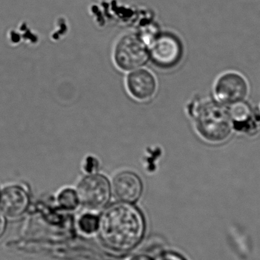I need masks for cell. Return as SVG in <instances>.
Wrapping results in <instances>:
<instances>
[{
	"label": "cell",
	"mask_w": 260,
	"mask_h": 260,
	"mask_svg": "<svg viewBox=\"0 0 260 260\" xmlns=\"http://www.w3.org/2000/svg\"><path fill=\"white\" fill-rule=\"evenodd\" d=\"M99 218L97 235L102 244L111 251L128 253L136 249L145 238V215L133 203L117 201L108 205Z\"/></svg>",
	"instance_id": "cell-1"
},
{
	"label": "cell",
	"mask_w": 260,
	"mask_h": 260,
	"mask_svg": "<svg viewBox=\"0 0 260 260\" xmlns=\"http://www.w3.org/2000/svg\"><path fill=\"white\" fill-rule=\"evenodd\" d=\"M191 117L202 139L211 143H221L232 136L234 129L227 107L215 99H204L190 105Z\"/></svg>",
	"instance_id": "cell-2"
},
{
	"label": "cell",
	"mask_w": 260,
	"mask_h": 260,
	"mask_svg": "<svg viewBox=\"0 0 260 260\" xmlns=\"http://www.w3.org/2000/svg\"><path fill=\"white\" fill-rule=\"evenodd\" d=\"M76 190L80 205L91 211L105 209L112 197L111 183L103 174H88L79 181Z\"/></svg>",
	"instance_id": "cell-3"
},
{
	"label": "cell",
	"mask_w": 260,
	"mask_h": 260,
	"mask_svg": "<svg viewBox=\"0 0 260 260\" xmlns=\"http://www.w3.org/2000/svg\"><path fill=\"white\" fill-rule=\"evenodd\" d=\"M114 59L116 66L122 71H134L148 62L149 48L138 35H127L116 45Z\"/></svg>",
	"instance_id": "cell-4"
},
{
	"label": "cell",
	"mask_w": 260,
	"mask_h": 260,
	"mask_svg": "<svg viewBox=\"0 0 260 260\" xmlns=\"http://www.w3.org/2000/svg\"><path fill=\"white\" fill-rule=\"evenodd\" d=\"M250 85L245 76L229 71L218 76L214 85V96L220 104L228 107L247 100Z\"/></svg>",
	"instance_id": "cell-5"
},
{
	"label": "cell",
	"mask_w": 260,
	"mask_h": 260,
	"mask_svg": "<svg viewBox=\"0 0 260 260\" xmlns=\"http://www.w3.org/2000/svg\"><path fill=\"white\" fill-rule=\"evenodd\" d=\"M148 48L152 63L162 70L174 68L183 59L182 43L171 34H159Z\"/></svg>",
	"instance_id": "cell-6"
},
{
	"label": "cell",
	"mask_w": 260,
	"mask_h": 260,
	"mask_svg": "<svg viewBox=\"0 0 260 260\" xmlns=\"http://www.w3.org/2000/svg\"><path fill=\"white\" fill-rule=\"evenodd\" d=\"M111 190L117 201L135 204L142 197L144 185L142 179L136 173L120 171L113 178Z\"/></svg>",
	"instance_id": "cell-7"
},
{
	"label": "cell",
	"mask_w": 260,
	"mask_h": 260,
	"mask_svg": "<svg viewBox=\"0 0 260 260\" xmlns=\"http://www.w3.org/2000/svg\"><path fill=\"white\" fill-rule=\"evenodd\" d=\"M235 131L244 134H254L260 128V111L247 101L227 107Z\"/></svg>",
	"instance_id": "cell-8"
},
{
	"label": "cell",
	"mask_w": 260,
	"mask_h": 260,
	"mask_svg": "<svg viewBox=\"0 0 260 260\" xmlns=\"http://www.w3.org/2000/svg\"><path fill=\"white\" fill-rule=\"evenodd\" d=\"M126 85L131 97L139 102L150 100L157 91L155 77L151 72L144 69L132 71L126 77Z\"/></svg>",
	"instance_id": "cell-9"
},
{
	"label": "cell",
	"mask_w": 260,
	"mask_h": 260,
	"mask_svg": "<svg viewBox=\"0 0 260 260\" xmlns=\"http://www.w3.org/2000/svg\"><path fill=\"white\" fill-rule=\"evenodd\" d=\"M28 194L23 188L11 186L0 193V209L10 218L22 215L28 207Z\"/></svg>",
	"instance_id": "cell-10"
},
{
	"label": "cell",
	"mask_w": 260,
	"mask_h": 260,
	"mask_svg": "<svg viewBox=\"0 0 260 260\" xmlns=\"http://www.w3.org/2000/svg\"><path fill=\"white\" fill-rule=\"evenodd\" d=\"M100 218L92 212L82 214L77 221L78 229L82 235L92 236L99 232Z\"/></svg>",
	"instance_id": "cell-11"
},
{
	"label": "cell",
	"mask_w": 260,
	"mask_h": 260,
	"mask_svg": "<svg viewBox=\"0 0 260 260\" xmlns=\"http://www.w3.org/2000/svg\"><path fill=\"white\" fill-rule=\"evenodd\" d=\"M57 203L59 208L67 212H73L80 206L77 192L72 188H66L59 192Z\"/></svg>",
	"instance_id": "cell-12"
},
{
	"label": "cell",
	"mask_w": 260,
	"mask_h": 260,
	"mask_svg": "<svg viewBox=\"0 0 260 260\" xmlns=\"http://www.w3.org/2000/svg\"><path fill=\"white\" fill-rule=\"evenodd\" d=\"M159 35L158 30L155 26L148 24V25L142 27L141 30H139L138 36L140 38V39L149 47V46L152 44L153 41L155 40Z\"/></svg>",
	"instance_id": "cell-13"
},
{
	"label": "cell",
	"mask_w": 260,
	"mask_h": 260,
	"mask_svg": "<svg viewBox=\"0 0 260 260\" xmlns=\"http://www.w3.org/2000/svg\"><path fill=\"white\" fill-rule=\"evenodd\" d=\"M154 260H187L183 255L174 250H167L159 253Z\"/></svg>",
	"instance_id": "cell-14"
},
{
	"label": "cell",
	"mask_w": 260,
	"mask_h": 260,
	"mask_svg": "<svg viewBox=\"0 0 260 260\" xmlns=\"http://www.w3.org/2000/svg\"><path fill=\"white\" fill-rule=\"evenodd\" d=\"M129 260H154V258L151 257L147 254L139 253V254L134 255L132 256Z\"/></svg>",
	"instance_id": "cell-15"
},
{
	"label": "cell",
	"mask_w": 260,
	"mask_h": 260,
	"mask_svg": "<svg viewBox=\"0 0 260 260\" xmlns=\"http://www.w3.org/2000/svg\"><path fill=\"white\" fill-rule=\"evenodd\" d=\"M6 229V220L2 214H0V237L4 233Z\"/></svg>",
	"instance_id": "cell-16"
}]
</instances>
